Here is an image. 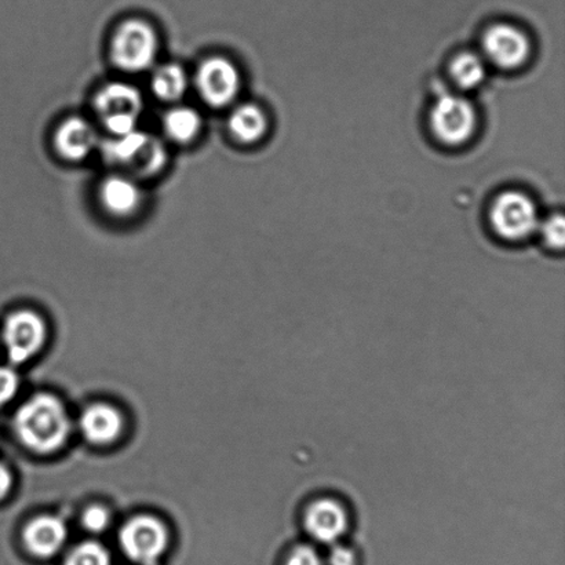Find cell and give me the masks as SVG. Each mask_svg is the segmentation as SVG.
Wrapping results in <instances>:
<instances>
[{
    "label": "cell",
    "instance_id": "cell-12",
    "mask_svg": "<svg viewBox=\"0 0 565 565\" xmlns=\"http://www.w3.org/2000/svg\"><path fill=\"white\" fill-rule=\"evenodd\" d=\"M97 145V131L84 118L74 117L64 120L54 134V146L65 161H84Z\"/></svg>",
    "mask_w": 565,
    "mask_h": 565
},
{
    "label": "cell",
    "instance_id": "cell-26",
    "mask_svg": "<svg viewBox=\"0 0 565 565\" xmlns=\"http://www.w3.org/2000/svg\"><path fill=\"white\" fill-rule=\"evenodd\" d=\"M13 487V476L7 466L0 464V501L9 496Z\"/></svg>",
    "mask_w": 565,
    "mask_h": 565
},
{
    "label": "cell",
    "instance_id": "cell-14",
    "mask_svg": "<svg viewBox=\"0 0 565 565\" xmlns=\"http://www.w3.org/2000/svg\"><path fill=\"white\" fill-rule=\"evenodd\" d=\"M100 200L102 207L112 216L130 217L142 205V191L135 178L126 174L111 175L102 181Z\"/></svg>",
    "mask_w": 565,
    "mask_h": 565
},
{
    "label": "cell",
    "instance_id": "cell-17",
    "mask_svg": "<svg viewBox=\"0 0 565 565\" xmlns=\"http://www.w3.org/2000/svg\"><path fill=\"white\" fill-rule=\"evenodd\" d=\"M189 78L178 64L162 65L151 80V89L159 100L164 102L180 101L188 90Z\"/></svg>",
    "mask_w": 565,
    "mask_h": 565
},
{
    "label": "cell",
    "instance_id": "cell-23",
    "mask_svg": "<svg viewBox=\"0 0 565 565\" xmlns=\"http://www.w3.org/2000/svg\"><path fill=\"white\" fill-rule=\"evenodd\" d=\"M109 513L106 508L102 507H91L86 510L84 513V518H82V523H84L85 529L90 532H102L107 530L109 525Z\"/></svg>",
    "mask_w": 565,
    "mask_h": 565
},
{
    "label": "cell",
    "instance_id": "cell-10",
    "mask_svg": "<svg viewBox=\"0 0 565 565\" xmlns=\"http://www.w3.org/2000/svg\"><path fill=\"white\" fill-rule=\"evenodd\" d=\"M488 62L502 69H515L529 62L531 42L523 31L512 24H493L481 41Z\"/></svg>",
    "mask_w": 565,
    "mask_h": 565
},
{
    "label": "cell",
    "instance_id": "cell-1",
    "mask_svg": "<svg viewBox=\"0 0 565 565\" xmlns=\"http://www.w3.org/2000/svg\"><path fill=\"white\" fill-rule=\"evenodd\" d=\"M15 435L32 453L47 455L67 443L70 421L64 404L52 394L31 398L14 416Z\"/></svg>",
    "mask_w": 565,
    "mask_h": 565
},
{
    "label": "cell",
    "instance_id": "cell-16",
    "mask_svg": "<svg viewBox=\"0 0 565 565\" xmlns=\"http://www.w3.org/2000/svg\"><path fill=\"white\" fill-rule=\"evenodd\" d=\"M228 128L236 141L246 145L256 144L267 134V115L254 104H243L230 113Z\"/></svg>",
    "mask_w": 565,
    "mask_h": 565
},
{
    "label": "cell",
    "instance_id": "cell-19",
    "mask_svg": "<svg viewBox=\"0 0 565 565\" xmlns=\"http://www.w3.org/2000/svg\"><path fill=\"white\" fill-rule=\"evenodd\" d=\"M452 78L464 90L475 89L486 78V64L476 53H460L454 58Z\"/></svg>",
    "mask_w": 565,
    "mask_h": 565
},
{
    "label": "cell",
    "instance_id": "cell-8",
    "mask_svg": "<svg viewBox=\"0 0 565 565\" xmlns=\"http://www.w3.org/2000/svg\"><path fill=\"white\" fill-rule=\"evenodd\" d=\"M47 328L35 312L18 311L4 322L3 343L10 361L23 365L45 347Z\"/></svg>",
    "mask_w": 565,
    "mask_h": 565
},
{
    "label": "cell",
    "instance_id": "cell-21",
    "mask_svg": "<svg viewBox=\"0 0 565 565\" xmlns=\"http://www.w3.org/2000/svg\"><path fill=\"white\" fill-rule=\"evenodd\" d=\"M542 230V238L551 249L559 250L564 247L565 228L564 218L556 214V216L548 217L546 221L540 225Z\"/></svg>",
    "mask_w": 565,
    "mask_h": 565
},
{
    "label": "cell",
    "instance_id": "cell-3",
    "mask_svg": "<svg viewBox=\"0 0 565 565\" xmlns=\"http://www.w3.org/2000/svg\"><path fill=\"white\" fill-rule=\"evenodd\" d=\"M157 32L142 19H128L115 30L111 41V59L124 73L139 74L156 62Z\"/></svg>",
    "mask_w": 565,
    "mask_h": 565
},
{
    "label": "cell",
    "instance_id": "cell-6",
    "mask_svg": "<svg viewBox=\"0 0 565 565\" xmlns=\"http://www.w3.org/2000/svg\"><path fill=\"white\" fill-rule=\"evenodd\" d=\"M431 126L436 139L449 146L463 145L474 137L477 115L464 97L444 95L431 111Z\"/></svg>",
    "mask_w": 565,
    "mask_h": 565
},
{
    "label": "cell",
    "instance_id": "cell-7",
    "mask_svg": "<svg viewBox=\"0 0 565 565\" xmlns=\"http://www.w3.org/2000/svg\"><path fill=\"white\" fill-rule=\"evenodd\" d=\"M119 542L126 556L133 562L151 564L166 551L169 532L161 520L152 515H137L120 530Z\"/></svg>",
    "mask_w": 565,
    "mask_h": 565
},
{
    "label": "cell",
    "instance_id": "cell-25",
    "mask_svg": "<svg viewBox=\"0 0 565 565\" xmlns=\"http://www.w3.org/2000/svg\"><path fill=\"white\" fill-rule=\"evenodd\" d=\"M327 565H356V554L352 548L334 543L327 556Z\"/></svg>",
    "mask_w": 565,
    "mask_h": 565
},
{
    "label": "cell",
    "instance_id": "cell-9",
    "mask_svg": "<svg viewBox=\"0 0 565 565\" xmlns=\"http://www.w3.org/2000/svg\"><path fill=\"white\" fill-rule=\"evenodd\" d=\"M196 87L207 106L224 108L239 96L241 76L230 59L214 56L205 59L197 69Z\"/></svg>",
    "mask_w": 565,
    "mask_h": 565
},
{
    "label": "cell",
    "instance_id": "cell-15",
    "mask_svg": "<svg viewBox=\"0 0 565 565\" xmlns=\"http://www.w3.org/2000/svg\"><path fill=\"white\" fill-rule=\"evenodd\" d=\"M80 430L87 442L96 446H107L122 435V414L112 405L93 404L80 416Z\"/></svg>",
    "mask_w": 565,
    "mask_h": 565
},
{
    "label": "cell",
    "instance_id": "cell-20",
    "mask_svg": "<svg viewBox=\"0 0 565 565\" xmlns=\"http://www.w3.org/2000/svg\"><path fill=\"white\" fill-rule=\"evenodd\" d=\"M65 565H111V556L100 543L87 541L69 553Z\"/></svg>",
    "mask_w": 565,
    "mask_h": 565
},
{
    "label": "cell",
    "instance_id": "cell-13",
    "mask_svg": "<svg viewBox=\"0 0 565 565\" xmlns=\"http://www.w3.org/2000/svg\"><path fill=\"white\" fill-rule=\"evenodd\" d=\"M68 530L56 515H40L25 525L24 545L36 557L47 558L62 551Z\"/></svg>",
    "mask_w": 565,
    "mask_h": 565
},
{
    "label": "cell",
    "instance_id": "cell-24",
    "mask_svg": "<svg viewBox=\"0 0 565 565\" xmlns=\"http://www.w3.org/2000/svg\"><path fill=\"white\" fill-rule=\"evenodd\" d=\"M286 565H325V559L316 548L301 545L290 553Z\"/></svg>",
    "mask_w": 565,
    "mask_h": 565
},
{
    "label": "cell",
    "instance_id": "cell-18",
    "mask_svg": "<svg viewBox=\"0 0 565 565\" xmlns=\"http://www.w3.org/2000/svg\"><path fill=\"white\" fill-rule=\"evenodd\" d=\"M202 117L189 107L173 108L163 119L166 134L178 144H189L199 137L202 131Z\"/></svg>",
    "mask_w": 565,
    "mask_h": 565
},
{
    "label": "cell",
    "instance_id": "cell-22",
    "mask_svg": "<svg viewBox=\"0 0 565 565\" xmlns=\"http://www.w3.org/2000/svg\"><path fill=\"white\" fill-rule=\"evenodd\" d=\"M20 380L15 371L9 367H0V408L12 402L19 392Z\"/></svg>",
    "mask_w": 565,
    "mask_h": 565
},
{
    "label": "cell",
    "instance_id": "cell-4",
    "mask_svg": "<svg viewBox=\"0 0 565 565\" xmlns=\"http://www.w3.org/2000/svg\"><path fill=\"white\" fill-rule=\"evenodd\" d=\"M95 107L108 133L119 137L139 129L144 100L137 87L112 82L97 93Z\"/></svg>",
    "mask_w": 565,
    "mask_h": 565
},
{
    "label": "cell",
    "instance_id": "cell-11",
    "mask_svg": "<svg viewBox=\"0 0 565 565\" xmlns=\"http://www.w3.org/2000/svg\"><path fill=\"white\" fill-rule=\"evenodd\" d=\"M304 525L312 540L334 545L348 531L349 513L337 498H317L305 509Z\"/></svg>",
    "mask_w": 565,
    "mask_h": 565
},
{
    "label": "cell",
    "instance_id": "cell-2",
    "mask_svg": "<svg viewBox=\"0 0 565 565\" xmlns=\"http://www.w3.org/2000/svg\"><path fill=\"white\" fill-rule=\"evenodd\" d=\"M104 157L133 178H150L167 164V150L155 135L137 129L129 134L111 137L102 144Z\"/></svg>",
    "mask_w": 565,
    "mask_h": 565
},
{
    "label": "cell",
    "instance_id": "cell-5",
    "mask_svg": "<svg viewBox=\"0 0 565 565\" xmlns=\"http://www.w3.org/2000/svg\"><path fill=\"white\" fill-rule=\"evenodd\" d=\"M491 225L504 240L520 241L540 229V213L534 200L519 191L499 195L491 206Z\"/></svg>",
    "mask_w": 565,
    "mask_h": 565
}]
</instances>
